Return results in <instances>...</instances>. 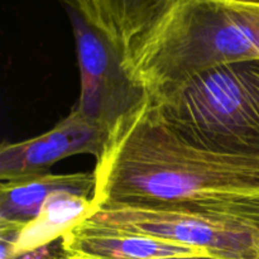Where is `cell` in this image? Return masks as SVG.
<instances>
[{
	"label": "cell",
	"mask_w": 259,
	"mask_h": 259,
	"mask_svg": "<svg viewBox=\"0 0 259 259\" xmlns=\"http://www.w3.org/2000/svg\"><path fill=\"white\" fill-rule=\"evenodd\" d=\"M63 5L80 68V99L75 108L109 133L120 119L137 110L148 94L126 72L115 46L83 17L73 0H63Z\"/></svg>",
	"instance_id": "obj_5"
},
{
	"label": "cell",
	"mask_w": 259,
	"mask_h": 259,
	"mask_svg": "<svg viewBox=\"0 0 259 259\" xmlns=\"http://www.w3.org/2000/svg\"><path fill=\"white\" fill-rule=\"evenodd\" d=\"M93 209V200L90 199L68 192L52 195L37 219L23 228L14 245L8 240L0 239L2 259H10L56 242L66 230L85 219Z\"/></svg>",
	"instance_id": "obj_10"
},
{
	"label": "cell",
	"mask_w": 259,
	"mask_h": 259,
	"mask_svg": "<svg viewBox=\"0 0 259 259\" xmlns=\"http://www.w3.org/2000/svg\"><path fill=\"white\" fill-rule=\"evenodd\" d=\"M95 172L27 177L0 185V223L28 225L37 219L40 210L52 195L68 192L89 199L95 191Z\"/></svg>",
	"instance_id": "obj_9"
},
{
	"label": "cell",
	"mask_w": 259,
	"mask_h": 259,
	"mask_svg": "<svg viewBox=\"0 0 259 259\" xmlns=\"http://www.w3.org/2000/svg\"><path fill=\"white\" fill-rule=\"evenodd\" d=\"M81 222L196 247L220 259H259V201L239 210L103 206Z\"/></svg>",
	"instance_id": "obj_4"
},
{
	"label": "cell",
	"mask_w": 259,
	"mask_h": 259,
	"mask_svg": "<svg viewBox=\"0 0 259 259\" xmlns=\"http://www.w3.org/2000/svg\"><path fill=\"white\" fill-rule=\"evenodd\" d=\"M109 133L88 120L76 108L45 134L3 143L0 148L2 182L50 174V168L63 158L89 153L98 158Z\"/></svg>",
	"instance_id": "obj_6"
},
{
	"label": "cell",
	"mask_w": 259,
	"mask_h": 259,
	"mask_svg": "<svg viewBox=\"0 0 259 259\" xmlns=\"http://www.w3.org/2000/svg\"><path fill=\"white\" fill-rule=\"evenodd\" d=\"M184 0H73L83 17L115 46L123 58L125 70L159 25Z\"/></svg>",
	"instance_id": "obj_7"
},
{
	"label": "cell",
	"mask_w": 259,
	"mask_h": 259,
	"mask_svg": "<svg viewBox=\"0 0 259 259\" xmlns=\"http://www.w3.org/2000/svg\"><path fill=\"white\" fill-rule=\"evenodd\" d=\"M148 99L159 123L180 141L259 168V60L206 68Z\"/></svg>",
	"instance_id": "obj_2"
},
{
	"label": "cell",
	"mask_w": 259,
	"mask_h": 259,
	"mask_svg": "<svg viewBox=\"0 0 259 259\" xmlns=\"http://www.w3.org/2000/svg\"><path fill=\"white\" fill-rule=\"evenodd\" d=\"M244 60H259V0H184L126 71L151 94Z\"/></svg>",
	"instance_id": "obj_3"
},
{
	"label": "cell",
	"mask_w": 259,
	"mask_h": 259,
	"mask_svg": "<svg viewBox=\"0 0 259 259\" xmlns=\"http://www.w3.org/2000/svg\"><path fill=\"white\" fill-rule=\"evenodd\" d=\"M94 172V209L235 210L259 200L257 166L180 141L159 123L149 99L109 132Z\"/></svg>",
	"instance_id": "obj_1"
},
{
	"label": "cell",
	"mask_w": 259,
	"mask_h": 259,
	"mask_svg": "<svg viewBox=\"0 0 259 259\" xmlns=\"http://www.w3.org/2000/svg\"><path fill=\"white\" fill-rule=\"evenodd\" d=\"M61 244L68 259H158L210 255L206 250L147 235L118 232L80 222L66 230Z\"/></svg>",
	"instance_id": "obj_8"
},
{
	"label": "cell",
	"mask_w": 259,
	"mask_h": 259,
	"mask_svg": "<svg viewBox=\"0 0 259 259\" xmlns=\"http://www.w3.org/2000/svg\"><path fill=\"white\" fill-rule=\"evenodd\" d=\"M158 259H220L212 255L202 254V255H179V257H168V258H158Z\"/></svg>",
	"instance_id": "obj_11"
}]
</instances>
